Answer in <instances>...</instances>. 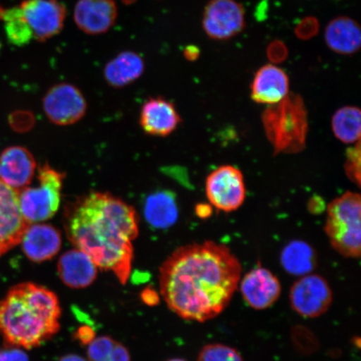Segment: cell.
<instances>
[{"instance_id": "cell-1", "label": "cell", "mask_w": 361, "mask_h": 361, "mask_svg": "<svg viewBox=\"0 0 361 361\" xmlns=\"http://www.w3.org/2000/svg\"><path fill=\"white\" fill-rule=\"evenodd\" d=\"M242 265L230 248L206 241L178 248L160 268V290L179 317L205 322L224 312L240 282Z\"/></svg>"}, {"instance_id": "cell-2", "label": "cell", "mask_w": 361, "mask_h": 361, "mask_svg": "<svg viewBox=\"0 0 361 361\" xmlns=\"http://www.w3.org/2000/svg\"><path fill=\"white\" fill-rule=\"evenodd\" d=\"M66 236L75 248L90 257L118 281L128 282L133 260V241L139 233L132 206L107 192H93L66 205Z\"/></svg>"}, {"instance_id": "cell-3", "label": "cell", "mask_w": 361, "mask_h": 361, "mask_svg": "<svg viewBox=\"0 0 361 361\" xmlns=\"http://www.w3.org/2000/svg\"><path fill=\"white\" fill-rule=\"evenodd\" d=\"M61 316L55 293L39 284L21 283L0 302V333L8 345L35 348L60 331Z\"/></svg>"}, {"instance_id": "cell-4", "label": "cell", "mask_w": 361, "mask_h": 361, "mask_svg": "<svg viewBox=\"0 0 361 361\" xmlns=\"http://www.w3.org/2000/svg\"><path fill=\"white\" fill-rule=\"evenodd\" d=\"M262 123L275 155L297 154L305 148L308 112L300 94H288L281 102L268 106Z\"/></svg>"}, {"instance_id": "cell-5", "label": "cell", "mask_w": 361, "mask_h": 361, "mask_svg": "<svg viewBox=\"0 0 361 361\" xmlns=\"http://www.w3.org/2000/svg\"><path fill=\"white\" fill-rule=\"evenodd\" d=\"M324 231L338 254L346 258H360L361 198L359 193L346 192L329 203Z\"/></svg>"}, {"instance_id": "cell-6", "label": "cell", "mask_w": 361, "mask_h": 361, "mask_svg": "<svg viewBox=\"0 0 361 361\" xmlns=\"http://www.w3.org/2000/svg\"><path fill=\"white\" fill-rule=\"evenodd\" d=\"M65 177L47 162L38 169L39 186L18 192L20 211L27 223L39 224L56 214Z\"/></svg>"}, {"instance_id": "cell-7", "label": "cell", "mask_w": 361, "mask_h": 361, "mask_svg": "<svg viewBox=\"0 0 361 361\" xmlns=\"http://www.w3.org/2000/svg\"><path fill=\"white\" fill-rule=\"evenodd\" d=\"M205 188L212 206L225 213L238 210L245 201V178L236 166H221L212 171L207 176Z\"/></svg>"}, {"instance_id": "cell-8", "label": "cell", "mask_w": 361, "mask_h": 361, "mask_svg": "<svg viewBox=\"0 0 361 361\" xmlns=\"http://www.w3.org/2000/svg\"><path fill=\"white\" fill-rule=\"evenodd\" d=\"M290 302L293 311L302 317H319L326 314L331 306V287L326 279L319 274L305 275L293 283Z\"/></svg>"}, {"instance_id": "cell-9", "label": "cell", "mask_w": 361, "mask_h": 361, "mask_svg": "<svg viewBox=\"0 0 361 361\" xmlns=\"http://www.w3.org/2000/svg\"><path fill=\"white\" fill-rule=\"evenodd\" d=\"M43 109L52 123L70 126L83 118L87 113V103L78 87L62 82L53 85L44 94Z\"/></svg>"}, {"instance_id": "cell-10", "label": "cell", "mask_w": 361, "mask_h": 361, "mask_svg": "<svg viewBox=\"0 0 361 361\" xmlns=\"http://www.w3.org/2000/svg\"><path fill=\"white\" fill-rule=\"evenodd\" d=\"M20 8L38 42L53 38L64 28L66 8L59 0H25Z\"/></svg>"}, {"instance_id": "cell-11", "label": "cell", "mask_w": 361, "mask_h": 361, "mask_svg": "<svg viewBox=\"0 0 361 361\" xmlns=\"http://www.w3.org/2000/svg\"><path fill=\"white\" fill-rule=\"evenodd\" d=\"M202 26L212 39H231L245 29V10L235 0H211L203 13Z\"/></svg>"}, {"instance_id": "cell-12", "label": "cell", "mask_w": 361, "mask_h": 361, "mask_svg": "<svg viewBox=\"0 0 361 361\" xmlns=\"http://www.w3.org/2000/svg\"><path fill=\"white\" fill-rule=\"evenodd\" d=\"M29 225L22 215L18 192L0 179V257L20 245Z\"/></svg>"}, {"instance_id": "cell-13", "label": "cell", "mask_w": 361, "mask_h": 361, "mask_svg": "<svg viewBox=\"0 0 361 361\" xmlns=\"http://www.w3.org/2000/svg\"><path fill=\"white\" fill-rule=\"evenodd\" d=\"M238 287L245 303L256 310L272 307L282 292L281 283L276 275L262 266L252 269L241 278Z\"/></svg>"}, {"instance_id": "cell-14", "label": "cell", "mask_w": 361, "mask_h": 361, "mask_svg": "<svg viewBox=\"0 0 361 361\" xmlns=\"http://www.w3.org/2000/svg\"><path fill=\"white\" fill-rule=\"evenodd\" d=\"M118 16L114 0H78L74 8V21L78 29L90 35L109 31Z\"/></svg>"}, {"instance_id": "cell-15", "label": "cell", "mask_w": 361, "mask_h": 361, "mask_svg": "<svg viewBox=\"0 0 361 361\" xmlns=\"http://www.w3.org/2000/svg\"><path fill=\"white\" fill-rule=\"evenodd\" d=\"M36 169L35 157L25 147H8L0 155V179L17 192L32 182Z\"/></svg>"}, {"instance_id": "cell-16", "label": "cell", "mask_w": 361, "mask_h": 361, "mask_svg": "<svg viewBox=\"0 0 361 361\" xmlns=\"http://www.w3.org/2000/svg\"><path fill=\"white\" fill-rule=\"evenodd\" d=\"M22 250L35 263L51 260L61 250V233L49 224H30L22 238Z\"/></svg>"}, {"instance_id": "cell-17", "label": "cell", "mask_w": 361, "mask_h": 361, "mask_svg": "<svg viewBox=\"0 0 361 361\" xmlns=\"http://www.w3.org/2000/svg\"><path fill=\"white\" fill-rule=\"evenodd\" d=\"M180 123V117L175 106L164 98L149 99L142 107L140 124L149 135L168 137Z\"/></svg>"}, {"instance_id": "cell-18", "label": "cell", "mask_w": 361, "mask_h": 361, "mask_svg": "<svg viewBox=\"0 0 361 361\" xmlns=\"http://www.w3.org/2000/svg\"><path fill=\"white\" fill-rule=\"evenodd\" d=\"M290 81L281 68L274 65L261 67L251 85L252 101L272 106L281 102L288 94Z\"/></svg>"}, {"instance_id": "cell-19", "label": "cell", "mask_w": 361, "mask_h": 361, "mask_svg": "<svg viewBox=\"0 0 361 361\" xmlns=\"http://www.w3.org/2000/svg\"><path fill=\"white\" fill-rule=\"evenodd\" d=\"M97 269L90 257L78 248L63 254L57 264L61 281L71 288L89 287L96 281Z\"/></svg>"}, {"instance_id": "cell-20", "label": "cell", "mask_w": 361, "mask_h": 361, "mask_svg": "<svg viewBox=\"0 0 361 361\" xmlns=\"http://www.w3.org/2000/svg\"><path fill=\"white\" fill-rule=\"evenodd\" d=\"M145 68V61L141 55L126 51L119 53L106 63L103 75L111 87L123 88L141 78Z\"/></svg>"}, {"instance_id": "cell-21", "label": "cell", "mask_w": 361, "mask_h": 361, "mask_svg": "<svg viewBox=\"0 0 361 361\" xmlns=\"http://www.w3.org/2000/svg\"><path fill=\"white\" fill-rule=\"evenodd\" d=\"M328 47L341 55H353L361 44V31L357 22L340 16L329 23L324 30Z\"/></svg>"}, {"instance_id": "cell-22", "label": "cell", "mask_w": 361, "mask_h": 361, "mask_svg": "<svg viewBox=\"0 0 361 361\" xmlns=\"http://www.w3.org/2000/svg\"><path fill=\"white\" fill-rule=\"evenodd\" d=\"M144 216L152 227L164 229L171 227L178 219V207L175 195L170 191L150 194L144 206Z\"/></svg>"}, {"instance_id": "cell-23", "label": "cell", "mask_w": 361, "mask_h": 361, "mask_svg": "<svg viewBox=\"0 0 361 361\" xmlns=\"http://www.w3.org/2000/svg\"><path fill=\"white\" fill-rule=\"evenodd\" d=\"M281 265L288 274L305 276L312 274L316 265V255L313 248L303 241H293L283 248L281 252Z\"/></svg>"}, {"instance_id": "cell-24", "label": "cell", "mask_w": 361, "mask_h": 361, "mask_svg": "<svg viewBox=\"0 0 361 361\" xmlns=\"http://www.w3.org/2000/svg\"><path fill=\"white\" fill-rule=\"evenodd\" d=\"M361 113L358 107L345 106L338 109L332 117L334 135L345 144L360 141Z\"/></svg>"}, {"instance_id": "cell-25", "label": "cell", "mask_w": 361, "mask_h": 361, "mask_svg": "<svg viewBox=\"0 0 361 361\" xmlns=\"http://www.w3.org/2000/svg\"><path fill=\"white\" fill-rule=\"evenodd\" d=\"M0 20L4 21L7 38L12 44L22 47L34 39L32 30L27 24L20 6L0 7Z\"/></svg>"}, {"instance_id": "cell-26", "label": "cell", "mask_w": 361, "mask_h": 361, "mask_svg": "<svg viewBox=\"0 0 361 361\" xmlns=\"http://www.w3.org/2000/svg\"><path fill=\"white\" fill-rule=\"evenodd\" d=\"M197 361H245L237 349L233 347L212 343L202 347L197 356Z\"/></svg>"}, {"instance_id": "cell-27", "label": "cell", "mask_w": 361, "mask_h": 361, "mask_svg": "<svg viewBox=\"0 0 361 361\" xmlns=\"http://www.w3.org/2000/svg\"><path fill=\"white\" fill-rule=\"evenodd\" d=\"M116 341L109 336L93 338L87 349L88 361H108Z\"/></svg>"}, {"instance_id": "cell-28", "label": "cell", "mask_w": 361, "mask_h": 361, "mask_svg": "<svg viewBox=\"0 0 361 361\" xmlns=\"http://www.w3.org/2000/svg\"><path fill=\"white\" fill-rule=\"evenodd\" d=\"M360 141L347 150L345 169L352 182L360 187Z\"/></svg>"}, {"instance_id": "cell-29", "label": "cell", "mask_w": 361, "mask_h": 361, "mask_svg": "<svg viewBox=\"0 0 361 361\" xmlns=\"http://www.w3.org/2000/svg\"><path fill=\"white\" fill-rule=\"evenodd\" d=\"M319 29V22L314 17H306L296 25L295 33L298 38L308 40L318 34Z\"/></svg>"}, {"instance_id": "cell-30", "label": "cell", "mask_w": 361, "mask_h": 361, "mask_svg": "<svg viewBox=\"0 0 361 361\" xmlns=\"http://www.w3.org/2000/svg\"><path fill=\"white\" fill-rule=\"evenodd\" d=\"M288 56V48L281 40H274L267 49V56L270 62L279 64L286 60Z\"/></svg>"}, {"instance_id": "cell-31", "label": "cell", "mask_w": 361, "mask_h": 361, "mask_svg": "<svg viewBox=\"0 0 361 361\" xmlns=\"http://www.w3.org/2000/svg\"><path fill=\"white\" fill-rule=\"evenodd\" d=\"M7 345L0 348V361H29L28 355L21 348Z\"/></svg>"}, {"instance_id": "cell-32", "label": "cell", "mask_w": 361, "mask_h": 361, "mask_svg": "<svg viewBox=\"0 0 361 361\" xmlns=\"http://www.w3.org/2000/svg\"><path fill=\"white\" fill-rule=\"evenodd\" d=\"M108 361H130L128 350L123 344L116 341Z\"/></svg>"}, {"instance_id": "cell-33", "label": "cell", "mask_w": 361, "mask_h": 361, "mask_svg": "<svg viewBox=\"0 0 361 361\" xmlns=\"http://www.w3.org/2000/svg\"><path fill=\"white\" fill-rule=\"evenodd\" d=\"M183 55L189 61H197L200 56V49L195 45H188L185 48Z\"/></svg>"}, {"instance_id": "cell-34", "label": "cell", "mask_w": 361, "mask_h": 361, "mask_svg": "<svg viewBox=\"0 0 361 361\" xmlns=\"http://www.w3.org/2000/svg\"><path fill=\"white\" fill-rule=\"evenodd\" d=\"M196 213L201 219L209 218L212 214V209L210 206L207 204H200L197 206Z\"/></svg>"}, {"instance_id": "cell-35", "label": "cell", "mask_w": 361, "mask_h": 361, "mask_svg": "<svg viewBox=\"0 0 361 361\" xmlns=\"http://www.w3.org/2000/svg\"><path fill=\"white\" fill-rule=\"evenodd\" d=\"M60 361H87L78 355H67L63 356Z\"/></svg>"}, {"instance_id": "cell-36", "label": "cell", "mask_w": 361, "mask_h": 361, "mask_svg": "<svg viewBox=\"0 0 361 361\" xmlns=\"http://www.w3.org/2000/svg\"><path fill=\"white\" fill-rule=\"evenodd\" d=\"M123 1L126 4H130L134 3L135 0H123Z\"/></svg>"}, {"instance_id": "cell-37", "label": "cell", "mask_w": 361, "mask_h": 361, "mask_svg": "<svg viewBox=\"0 0 361 361\" xmlns=\"http://www.w3.org/2000/svg\"><path fill=\"white\" fill-rule=\"evenodd\" d=\"M166 361H187V360H185L183 359H180V358H174V359H171V360H169Z\"/></svg>"}]
</instances>
